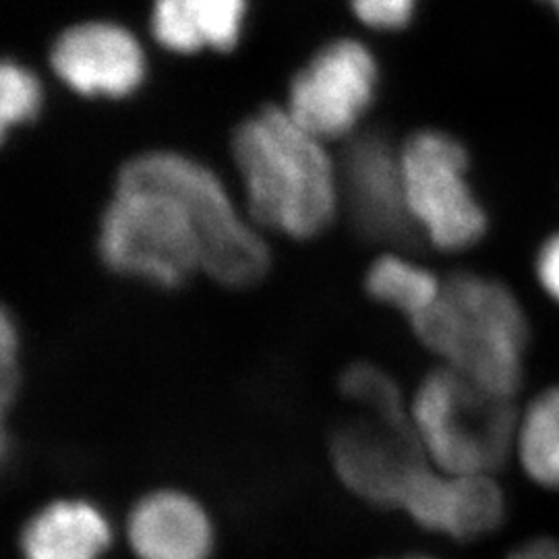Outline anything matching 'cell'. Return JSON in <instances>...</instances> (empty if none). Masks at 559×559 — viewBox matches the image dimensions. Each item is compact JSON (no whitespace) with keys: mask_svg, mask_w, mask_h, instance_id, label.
<instances>
[{"mask_svg":"<svg viewBox=\"0 0 559 559\" xmlns=\"http://www.w3.org/2000/svg\"><path fill=\"white\" fill-rule=\"evenodd\" d=\"M233 158L258 224L290 239H313L330 226L340 203L338 170L321 140L286 108L267 106L240 122Z\"/></svg>","mask_w":559,"mask_h":559,"instance_id":"6da1fadb","label":"cell"},{"mask_svg":"<svg viewBox=\"0 0 559 559\" xmlns=\"http://www.w3.org/2000/svg\"><path fill=\"white\" fill-rule=\"evenodd\" d=\"M411 325L450 369L501 396L519 392L531 323L519 295L503 280L456 272L443 278L438 300Z\"/></svg>","mask_w":559,"mask_h":559,"instance_id":"7a4b0ae2","label":"cell"},{"mask_svg":"<svg viewBox=\"0 0 559 559\" xmlns=\"http://www.w3.org/2000/svg\"><path fill=\"white\" fill-rule=\"evenodd\" d=\"M100 258L115 274L175 290L203 270L200 230L170 191L117 180L98 237Z\"/></svg>","mask_w":559,"mask_h":559,"instance_id":"3957f363","label":"cell"},{"mask_svg":"<svg viewBox=\"0 0 559 559\" xmlns=\"http://www.w3.org/2000/svg\"><path fill=\"white\" fill-rule=\"evenodd\" d=\"M117 180L160 187L187 205L200 230L203 272L222 286L249 288L267 274V245L240 218L222 180L201 162L179 152L152 150L124 162Z\"/></svg>","mask_w":559,"mask_h":559,"instance_id":"277c9868","label":"cell"},{"mask_svg":"<svg viewBox=\"0 0 559 559\" xmlns=\"http://www.w3.org/2000/svg\"><path fill=\"white\" fill-rule=\"evenodd\" d=\"M419 440L454 475H487L508 459L516 417L508 396L445 367L420 383L415 399Z\"/></svg>","mask_w":559,"mask_h":559,"instance_id":"5b68a950","label":"cell"},{"mask_svg":"<svg viewBox=\"0 0 559 559\" xmlns=\"http://www.w3.org/2000/svg\"><path fill=\"white\" fill-rule=\"evenodd\" d=\"M408 214L423 242L441 253H462L489 230V218L471 179L462 141L440 129L413 133L400 145Z\"/></svg>","mask_w":559,"mask_h":559,"instance_id":"8992f818","label":"cell"},{"mask_svg":"<svg viewBox=\"0 0 559 559\" xmlns=\"http://www.w3.org/2000/svg\"><path fill=\"white\" fill-rule=\"evenodd\" d=\"M378 85V60L365 44L330 41L290 81L286 110L318 140H338L355 131Z\"/></svg>","mask_w":559,"mask_h":559,"instance_id":"52a82bcc","label":"cell"},{"mask_svg":"<svg viewBox=\"0 0 559 559\" xmlns=\"http://www.w3.org/2000/svg\"><path fill=\"white\" fill-rule=\"evenodd\" d=\"M340 201L353 228L369 242L417 247L423 240L404 198L400 147L381 133L350 141L338 168Z\"/></svg>","mask_w":559,"mask_h":559,"instance_id":"ba28073f","label":"cell"},{"mask_svg":"<svg viewBox=\"0 0 559 559\" xmlns=\"http://www.w3.org/2000/svg\"><path fill=\"white\" fill-rule=\"evenodd\" d=\"M332 459L353 493L385 508L402 506L425 471L415 429L376 417L340 427L332 440Z\"/></svg>","mask_w":559,"mask_h":559,"instance_id":"9c48e42d","label":"cell"},{"mask_svg":"<svg viewBox=\"0 0 559 559\" xmlns=\"http://www.w3.org/2000/svg\"><path fill=\"white\" fill-rule=\"evenodd\" d=\"M50 64L69 90L85 98H127L145 81L140 41L129 29L106 21L64 29L52 44Z\"/></svg>","mask_w":559,"mask_h":559,"instance_id":"30bf717a","label":"cell"},{"mask_svg":"<svg viewBox=\"0 0 559 559\" xmlns=\"http://www.w3.org/2000/svg\"><path fill=\"white\" fill-rule=\"evenodd\" d=\"M402 508L420 526L460 540L479 539L493 533L506 512L503 493L487 475L440 479L427 471L411 485Z\"/></svg>","mask_w":559,"mask_h":559,"instance_id":"8fae6325","label":"cell"},{"mask_svg":"<svg viewBox=\"0 0 559 559\" xmlns=\"http://www.w3.org/2000/svg\"><path fill=\"white\" fill-rule=\"evenodd\" d=\"M129 540L140 559H210L214 531L193 498L158 491L131 512Z\"/></svg>","mask_w":559,"mask_h":559,"instance_id":"7c38bea8","label":"cell"},{"mask_svg":"<svg viewBox=\"0 0 559 559\" xmlns=\"http://www.w3.org/2000/svg\"><path fill=\"white\" fill-rule=\"evenodd\" d=\"M247 0H154L152 34L162 48L193 55L230 52L240 40Z\"/></svg>","mask_w":559,"mask_h":559,"instance_id":"4fadbf2b","label":"cell"},{"mask_svg":"<svg viewBox=\"0 0 559 559\" xmlns=\"http://www.w3.org/2000/svg\"><path fill=\"white\" fill-rule=\"evenodd\" d=\"M112 540L100 508L83 500L46 506L21 533L23 559H100Z\"/></svg>","mask_w":559,"mask_h":559,"instance_id":"5bb4252c","label":"cell"},{"mask_svg":"<svg viewBox=\"0 0 559 559\" xmlns=\"http://www.w3.org/2000/svg\"><path fill=\"white\" fill-rule=\"evenodd\" d=\"M365 288L373 299L399 309L413 320L438 300L443 278L399 253H385L367 270Z\"/></svg>","mask_w":559,"mask_h":559,"instance_id":"9a60e30c","label":"cell"},{"mask_svg":"<svg viewBox=\"0 0 559 559\" xmlns=\"http://www.w3.org/2000/svg\"><path fill=\"white\" fill-rule=\"evenodd\" d=\"M520 460L528 477L559 489V388L543 392L520 423Z\"/></svg>","mask_w":559,"mask_h":559,"instance_id":"2e32d148","label":"cell"},{"mask_svg":"<svg viewBox=\"0 0 559 559\" xmlns=\"http://www.w3.org/2000/svg\"><path fill=\"white\" fill-rule=\"evenodd\" d=\"M340 388L346 399L359 402L365 411L371 413V417L392 425H408L399 385L376 365H350L340 378Z\"/></svg>","mask_w":559,"mask_h":559,"instance_id":"e0dca14e","label":"cell"},{"mask_svg":"<svg viewBox=\"0 0 559 559\" xmlns=\"http://www.w3.org/2000/svg\"><path fill=\"white\" fill-rule=\"evenodd\" d=\"M41 83L36 73L15 60H4L0 71V129L7 135L11 129L27 124L40 115Z\"/></svg>","mask_w":559,"mask_h":559,"instance_id":"ac0fdd59","label":"cell"},{"mask_svg":"<svg viewBox=\"0 0 559 559\" xmlns=\"http://www.w3.org/2000/svg\"><path fill=\"white\" fill-rule=\"evenodd\" d=\"M353 9L365 25L383 32H396L413 20L417 0H353Z\"/></svg>","mask_w":559,"mask_h":559,"instance_id":"d6986e66","label":"cell"},{"mask_svg":"<svg viewBox=\"0 0 559 559\" xmlns=\"http://www.w3.org/2000/svg\"><path fill=\"white\" fill-rule=\"evenodd\" d=\"M535 274L543 293L559 305V233L540 245Z\"/></svg>","mask_w":559,"mask_h":559,"instance_id":"ffe728a7","label":"cell"},{"mask_svg":"<svg viewBox=\"0 0 559 559\" xmlns=\"http://www.w3.org/2000/svg\"><path fill=\"white\" fill-rule=\"evenodd\" d=\"M510 559H559V543L540 539L526 543Z\"/></svg>","mask_w":559,"mask_h":559,"instance_id":"44dd1931","label":"cell"},{"mask_svg":"<svg viewBox=\"0 0 559 559\" xmlns=\"http://www.w3.org/2000/svg\"><path fill=\"white\" fill-rule=\"evenodd\" d=\"M539 2H543L545 7H549L551 13H554L559 21V0H539Z\"/></svg>","mask_w":559,"mask_h":559,"instance_id":"7402d4cb","label":"cell"},{"mask_svg":"<svg viewBox=\"0 0 559 559\" xmlns=\"http://www.w3.org/2000/svg\"><path fill=\"white\" fill-rule=\"evenodd\" d=\"M408 559H433V558H408Z\"/></svg>","mask_w":559,"mask_h":559,"instance_id":"603a6c76","label":"cell"}]
</instances>
